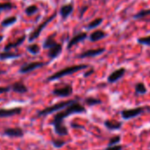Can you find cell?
Masks as SVG:
<instances>
[{
	"label": "cell",
	"mask_w": 150,
	"mask_h": 150,
	"mask_svg": "<svg viewBox=\"0 0 150 150\" xmlns=\"http://www.w3.org/2000/svg\"><path fill=\"white\" fill-rule=\"evenodd\" d=\"M86 112V108L81 105L78 100H74L73 103L69 104L67 107L64 109L62 111H57V113L54 116L53 120L51 121V125H53L55 132L58 136H66L68 135V129L63 124L64 118L68 117L73 114H80Z\"/></svg>",
	"instance_id": "1"
},
{
	"label": "cell",
	"mask_w": 150,
	"mask_h": 150,
	"mask_svg": "<svg viewBox=\"0 0 150 150\" xmlns=\"http://www.w3.org/2000/svg\"><path fill=\"white\" fill-rule=\"evenodd\" d=\"M88 67V64H76V65H72V66H68L65 67L62 70H59L57 71H56L55 73H53L52 75H50V77H48L47 81H56L58 80L62 77L67 76V75L70 74H73L75 72H77L79 71L87 69Z\"/></svg>",
	"instance_id": "2"
},
{
	"label": "cell",
	"mask_w": 150,
	"mask_h": 150,
	"mask_svg": "<svg viewBox=\"0 0 150 150\" xmlns=\"http://www.w3.org/2000/svg\"><path fill=\"white\" fill-rule=\"evenodd\" d=\"M74 100H68V101H64V102H60V103H55L51 106H49L40 111H38L36 117H44V116H47V115H50V114H52L54 112H57V111H59L61 110H64L65 107H67L69 104H71V103H73Z\"/></svg>",
	"instance_id": "3"
},
{
	"label": "cell",
	"mask_w": 150,
	"mask_h": 150,
	"mask_svg": "<svg viewBox=\"0 0 150 150\" xmlns=\"http://www.w3.org/2000/svg\"><path fill=\"white\" fill-rule=\"evenodd\" d=\"M56 16H57V13H54L52 15H50V17H48L46 20H44L38 27H36L35 29H34V31L29 35V36H28V42H32L33 41H35V39H37L39 36H40V35H41V33H42V31L56 18Z\"/></svg>",
	"instance_id": "4"
},
{
	"label": "cell",
	"mask_w": 150,
	"mask_h": 150,
	"mask_svg": "<svg viewBox=\"0 0 150 150\" xmlns=\"http://www.w3.org/2000/svg\"><path fill=\"white\" fill-rule=\"evenodd\" d=\"M146 110H150V107L148 106H143V107H136L133 109H125L121 111V116L123 119L125 120H129L132 118H134L142 113H144Z\"/></svg>",
	"instance_id": "5"
},
{
	"label": "cell",
	"mask_w": 150,
	"mask_h": 150,
	"mask_svg": "<svg viewBox=\"0 0 150 150\" xmlns=\"http://www.w3.org/2000/svg\"><path fill=\"white\" fill-rule=\"evenodd\" d=\"M73 92L72 87L71 85H65L61 88H56L53 89L52 94L58 97H67L70 96Z\"/></svg>",
	"instance_id": "6"
},
{
	"label": "cell",
	"mask_w": 150,
	"mask_h": 150,
	"mask_svg": "<svg viewBox=\"0 0 150 150\" xmlns=\"http://www.w3.org/2000/svg\"><path fill=\"white\" fill-rule=\"evenodd\" d=\"M43 65H45V63H43V62H31V63H28V64H25L24 65H22L20 68L19 71L21 73H28V72L33 71L34 70L39 69V68L42 67Z\"/></svg>",
	"instance_id": "7"
},
{
	"label": "cell",
	"mask_w": 150,
	"mask_h": 150,
	"mask_svg": "<svg viewBox=\"0 0 150 150\" xmlns=\"http://www.w3.org/2000/svg\"><path fill=\"white\" fill-rule=\"evenodd\" d=\"M125 71H126V69L124 67H121V68L115 70L108 76V82L109 83H115V82L118 81L120 79H122L125 76Z\"/></svg>",
	"instance_id": "8"
},
{
	"label": "cell",
	"mask_w": 150,
	"mask_h": 150,
	"mask_svg": "<svg viewBox=\"0 0 150 150\" xmlns=\"http://www.w3.org/2000/svg\"><path fill=\"white\" fill-rule=\"evenodd\" d=\"M105 51V48H99V49H91L83 51L82 53L77 55V58H86V57H95L97 56L102 55Z\"/></svg>",
	"instance_id": "9"
},
{
	"label": "cell",
	"mask_w": 150,
	"mask_h": 150,
	"mask_svg": "<svg viewBox=\"0 0 150 150\" xmlns=\"http://www.w3.org/2000/svg\"><path fill=\"white\" fill-rule=\"evenodd\" d=\"M3 134L11 138H21L24 136V131L21 127H10L6 128Z\"/></svg>",
	"instance_id": "10"
},
{
	"label": "cell",
	"mask_w": 150,
	"mask_h": 150,
	"mask_svg": "<svg viewBox=\"0 0 150 150\" xmlns=\"http://www.w3.org/2000/svg\"><path fill=\"white\" fill-rule=\"evenodd\" d=\"M22 109L21 107H16L13 109H0V118L1 117H9L21 114Z\"/></svg>",
	"instance_id": "11"
},
{
	"label": "cell",
	"mask_w": 150,
	"mask_h": 150,
	"mask_svg": "<svg viewBox=\"0 0 150 150\" xmlns=\"http://www.w3.org/2000/svg\"><path fill=\"white\" fill-rule=\"evenodd\" d=\"M87 38H88V34H87L86 32H82V33L77 34L76 35H74V36L69 41V42H68V44H67V49L70 50L71 47H73L74 45H76L77 43H79V42L84 41V40L87 39Z\"/></svg>",
	"instance_id": "12"
},
{
	"label": "cell",
	"mask_w": 150,
	"mask_h": 150,
	"mask_svg": "<svg viewBox=\"0 0 150 150\" xmlns=\"http://www.w3.org/2000/svg\"><path fill=\"white\" fill-rule=\"evenodd\" d=\"M72 11H73V4L71 3V4H67V5L62 6L61 8H60L59 13H60V15H61L62 19L65 20V19H67L71 15Z\"/></svg>",
	"instance_id": "13"
},
{
	"label": "cell",
	"mask_w": 150,
	"mask_h": 150,
	"mask_svg": "<svg viewBox=\"0 0 150 150\" xmlns=\"http://www.w3.org/2000/svg\"><path fill=\"white\" fill-rule=\"evenodd\" d=\"M62 52V45L59 43H57L56 45H54L53 47L49 49V53H48V57L52 60L55 59L56 57H57Z\"/></svg>",
	"instance_id": "14"
},
{
	"label": "cell",
	"mask_w": 150,
	"mask_h": 150,
	"mask_svg": "<svg viewBox=\"0 0 150 150\" xmlns=\"http://www.w3.org/2000/svg\"><path fill=\"white\" fill-rule=\"evenodd\" d=\"M10 88H11V90H13L15 93H19V94H25L28 91V88H27V86L21 81L13 83Z\"/></svg>",
	"instance_id": "15"
},
{
	"label": "cell",
	"mask_w": 150,
	"mask_h": 150,
	"mask_svg": "<svg viewBox=\"0 0 150 150\" xmlns=\"http://www.w3.org/2000/svg\"><path fill=\"white\" fill-rule=\"evenodd\" d=\"M26 38H27V35H21V36L19 39H17L15 42H10V43L6 44V45L5 46V48H4V50H5V51H10L12 49L19 47L20 45H21V44L25 42Z\"/></svg>",
	"instance_id": "16"
},
{
	"label": "cell",
	"mask_w": 150,
	"mask_h": 150,
	"mask_svg": "<svg viewBox=\"0 0 150 150\" xmlns=\"http://www.w3.org/2000/svg\"><path fill=\"white\" fill-rule=\"evenodd\" d=\"M104 125L110 131H116V130L121 129L123 123L118 122V121H114V120H105Z\"/></svg>",
	"instance_id": "17"
},
{
	"label": "cell",
	"mask_w": 150,
	"mask_h": 150,
	"mask_svg": "<svg viewBox=\"0 0 150 150\" xmlns=\"http://www.w3.org/2000/svg\"><path fill=\"white\" fill-rule=\"evenodd\" d=\"M107 36V34L103 31V30H96L94 31L90 35H89V40L90 42H97V41H100L103 38H105Z\"/></svg>",
	"instance_id": "18"
},
{
	"label": "cell",
	"mask_w": 150,
	"mask_h": 150,
	"mask_svg": "<svg viewBox=\"0 0 150 150\" xmlns=\"http://www.w3.org/2000/svg\"><path fill=\"white\" fill-rule=\"evenodd\" d=\"M57 42H56L55 38L53 35H49L44 41H43V43H42V47L43 49H46V50H49L50 48L53 47L54 45H56Z\"/></svg>",
	"instance_id": "19"
},
{
	"label": "cell",
	"mask_w": 150,
	"mask_h": 150,
	"mask_svg": "<svg viewBox=\"0 0 150 150\" xmlns=\"http://www.w3.org/2000/svg\"><path fill=\"white\" fill-rule=\"evenodd\" d=\"M21 54L18 53H13L10 51H4L0 53V60H6V59H11V58H17L20 57Z\"/></svg>",
	"instance_id": "20"
},
{
	"label": "cell",
	"mask_w": 150,
	"mask_h": 150,
	"mask_svg": "<svg viewBox=\"0 0 150 150\" xmlns=\"http://www.w3.org/2000/svg\"><path fill=\"white\" fill-rule=\"evenodd\" d=\"M135 94L136 95H145L147 93V89L143 82H138L135 84Z\"/></svg>",
	"instance_id": "21"
},
{
	"label": "cell",
	"mask_w": 150,
	"mask_h": 150,
	"mask_svg": "<svg viewBox=\"0 0 150 150\" xmlns=\"http://www.w3.org/2000/svg\"><path fill=\"white\" fill-rule=\"evenodd\" d=\"M147 16H150V9H144V10H141L138 13H136L132 18L134 20H140V19H143V18H146Z\"/></svg>",
	"instance_id": "22"
},
{
	"label": "cell",
	"mask_w": 150,
	"mask_h": 150,
	"mask_svg": "<svg viewBox=\"0 0 150 150\" xmlns=\"http://www.w3.org/2000/svg\"><path fill=\"white\" fill-rule=\"evenodd\" d=\"M17 21V17L15 16H11V17H8L6 19H5L2 22H1V25L2 27L4 28H7V27H10L12 25H13L14 23H16Z\"/></svg>",
	"instance_id": "23"
},
{
	"label": "cell",
	"mask_w": 150,
	"mask_h": 150,
	"mask_svg": "<svg viewBox=\"0 0 150 150\" xmlns=\"http://www.w3.org/2000/svg\"><path fill=\"white\" fill-rule=\"evenodd\" d=\"M27 50L33 55H37L40 52V47L37 43H32L27 47Z\"/></svg>",
	"instance_id": "24"
},
{
	"label": "cell",
	"mask_w": 150,
	"mask_h": 150,
	"mask_svg": "<svg viewBox=\"0 0 150 150\" xmlns=\"http://www.w3.org/2000/svg\"><path fill=\"white\" fill-rule=\"evenodd\" d=\"M103 21V18H97V19H96V20H94V21H92L88 25V27H87V28L88 29H95V28H96L97 27H99L101 24H102V22Z\"/></svg>",
	"instance_id": "25"
},
{
	"label": "cell",
	"mask_w": 150,
	"mask_h": 150,
	"mask_svg": "<svg viewBox=\"0 0 150 150\" xmlns=\"http://www.w3.org/2000/svg\"><path fill=\"white\" fill-rule=\"evenodd\" d=\"M85 103L88 106H95V105H98L102 103V101L100 99L97 98H94V97H88L85 99Z\"/></svg>",
	"instance_id": "26"
},
{
	"label": "cell",
	"mask_w": 150,
	"mask_h": 150,
	"mask_svg": "<svg viewBox=\"0 0 150 150\" xmlns=\"http://www.w3.org/2000/svg\"><path fill=\"white\" fill-rule=\"evenodd\" d=\"M38 12V7L35 5H32V6H28L26 9H25V13L28 16H32L34 15L35 13H36Z\"/></svg>",
	"instance_id": "27"
},
{
	"label": "cell",
	"mask_w": 150,
	"mask_h": 150,
	"mask_svg": "<svg viewBox=\"0 0 150 150\" xmlns=\"http://www.w3.org/2000/svg\"><path fill=\"white\" fill-rule=\"evenodd\" d=\"M137 42L139 43V44H142V45H146V46H149L150 47V35L138 38L137 39Z\"/></svg>",
	"instance_id": "28"
},
{
	"label": "cell",
	"mask_w": 150,
	"mask_h": 150,
	"mask_svg": "<svg viewBox=\"0 0 150 150\" xmlns=\"http://www.w3.org/2000/svg\"><path fill=\"white\" fill-rule=\"evenodd\" d=\"M13 8V5L11 2L0 3V12H1V11H6V10H11Z\"/></svg>",
	"instance_id": "29"
},
{
	"label": "cell",
	"mask_w": 150,
	"mask_h": 150,
	"mask_svg": "<svg viewBox=\"0 0 150 150\" xmlns=\"http://www.w3.org/2000/svg\"><path fill=\"white\" fill-rule=\"evenodd\" d=\"M121 140V136L120 135H116L114 137H112L110 141H109V144L108 146H114V145H117Z\"/></svg>",
	"instance_id": "30"
},
{
	"label": "cell",
	"mask_w": 150,
	"mask_h": 150,
	"mask_svg": "<svg viewBox=\"0 0 150 150\" xmlns=\"http://www.w3.org/2000/svg\"><path fill=\"white\" fill-rule=\"evenodd\" d=\"M52 144L54 145L55 147H62L65 144V141L60 139H52Z\"/></svg>",
	"instance_id": "31"
},
{
	"label": "cell",
	"mask_w": 150,
	"mask_h": 150,
	"mask_svg": "<svg viewBox=\"0 0 150 150\" xmlns=\"http://www.w3.org/2000/svg\"><path fill=\"white\" fill-rule=\"evenodd\" d=\"M122 145H114V146H108L104 150H123Z\"/></svg>",
	"instance_id": "32"
},
{
	"label": "cell",
	"mask_w": 150,
	"mask_h": 150,
	"mask_svg": "<svg viewBox=\"0 0 150 150\" xmlns=\"http://www.w3.org/2000/svg\"><path fill=\"white\" fill-rule=\"evenodd\" d=\"M10 90H11V88L10 87H0V95L8 93Z\"/></svg>",
	"instance_id": "33"
},
{
	"label": "cell",
	"mask_w": 150,
	"mask_h": 150,
	"mask_svg": "<svg viewBox=\"0 0 150 150\" xmlns=\"http://www.w3.org/2000/svg\"><path fill=\"white\" fill-rule=\"evenodd\" d=\"M88 6H83V7L81 9V11H80V18H81V19L83 17L84 13L87 12V10H88Z\"/></svg>",
	"instance_id": "34"
},
{
	"label": "cell",
	"mask_w": 150,
	"mask_h": 150,
	"mask_svg": "<svg viewBox=\"0 0 150 150\" xmlns=\"http://www.w3.org/2000/svg\"><path fill=\"white\" fill-rule=\"evenodd\" d=\"M94 72H95V69H94V68H91L90 70H88V71H86V72L84 73L83 76H84L85 78H88V77H89V76H90V75H92Z\"/></svg>",
	"instance_id": "35"
},
{
	"label": "cell",
	"mask_w": 150,
	"mask_h": 150,
	"mask_svg": "<svg viewBox=\"0 0 150 150\" xmlns=\"http://www.w3.org/2000/svg\"><path fill=\"white\" fill-rule=\"evenodd\" d=\"M71 126L73 127V128H84V126L82 125H76V124H71Z\"/></svg>",
	"instance_id": "36"
},
{
	"label": "cell",
	"mask_w": 150,
	"mask_h": 150,
	"mask_svg": "<svg viewBox=\"0 0 150 150\" xmlns=\"http://www.w3.org/2000/svg\"><path fill=\"white\" fill-rule=\"evenodd\" d=\"M3 40H4V35H0V42H2Z\"/></svg>",
	"instance_id": "37"
},
{
	"label": "cell",
	"mask_w": 150,
	"mask_h": 150,
	"mask_svg": "<svg viewBox=\"0 0 150 150\" xmlns=\"http://www.w3.org/2000/svg\"><path fill=\"white\" fill-rule=\"evenodd\" d=\"M6 71H1V70H0V74H1V73H5Z\"/></svg>",
	"instance_id": "38"
}]
</instances>
